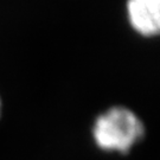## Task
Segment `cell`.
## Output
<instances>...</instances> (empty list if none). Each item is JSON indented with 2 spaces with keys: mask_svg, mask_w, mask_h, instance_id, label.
I'll return each instance as SVG.
<instances>
[{
  "mask_svg": "<svg viewBox=\"0 0 160 160\" xmlns=\"http://www.w3.org/2000/svg\"><path fill=\"white\" fill-rule=\"evenodd\" d=\"M146 135L142 119L129 107L115 104L94 119L92 138L103 152L128 154Z\"/></svg>",
  "mask_w": 160,
  "mask_h": 160,
  "instance_id": "1",
  "label": "cell"
},
{
  "mask_svg": "<svg viewBox=\"0 0 160 160\" xmlns=\"http://www.w3.org/2000/svg\"><path fill=\"white\" fill-rule=\"evenodd\" d=\"M128 24L138 34L152 38L160 32L159 0H129L126 4Z\"/></svg>",
  "mask_w": 160,
  "mask_h": 160,
  "instance_id": "2",
  "label": "cell"
},
{
  "mask_svg": "<svg viewBox=\"0 0 160 160\" xmlns=\"http://www.w3.org/2000/svg\"><path fill=\"white\" fill-rule=\"evenodd\" d=\"M2 114V100H1V96H0V116Z\"/></svg>",
  "mask_w": 160,
  "mask_h": 160,
  "instance_id": "3",
  "label": "cell"
}]
</instances>
